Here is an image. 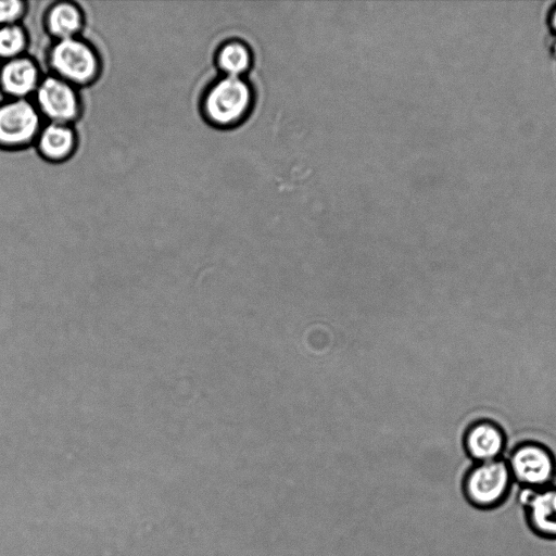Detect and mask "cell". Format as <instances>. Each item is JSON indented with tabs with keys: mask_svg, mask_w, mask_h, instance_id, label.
<instances>
[{
	"mask_svg": "<svg viewBox=\"0 0 556 556\" xmlns=\"http://www.w3.org/2000/svg\"><path fill=\"white\" fill-rule=\"evenodd\" d=\"M215 60L223 75L242 77L250 70L253 56L244 41L231 39L219 46Z\"/></svg>",
	"mask_w": 556,
	"mask_h": 556,
	"instance_id": "cell-12",
	"label": "cell"
},
{
	"mask_svg": "<svg viewBox=\"0 0 556 556\" xmlns=\"http://www.w3.org/2000/svg\"><path fill=\"white\" fill-rule=\"evenodd\" d=\"M27 43V34L20 24L0 26V59L2 61L24 55Z\"/></svg>",
	"mask_w": 556,
	"mask_h": 556,
	"instance_id": "cell-13",
	"label": "cell"
},
{
	"mask_svg": "<svg viewBox=\"0 0 556 556\" xmlns=\"http://www.w3.org/2000/svg\"><path fill=\"white\" fill-rule=\"evenodd\" d=\"M41 79L38 64L29 56L2 61L0 65V90L10 99H28Z\"/></svg>",
	"mask_w": 556,
	"mask_h": 556,
	"instance_id": "cell-9",
	"label": "cell"
},
{
	"mask_svg": "<svg viewBox=\"0 0 556 556\" xmlns=\"http://www.w3.org/2000/svg\"><path fill=\"white\" fill-rule=\"evenodd\" d=\"M42 116L28 99L0 102V149H22L35 142L42 127Z\"/></svg>",
	"mask_w": 556,
	"mask_h": 556,
	"instance_id": "cell-5",
	"label": "cell"
},
{
	"mask_svg": "<svg viewBox=\"0 0 556 556\" xmlns=\"http://www.w3.org/2000/svg\"><path fill=\"white\" fill-rule=\"evenodd\" d=\"M463 447L470 463H484L505 458L506 438L502 429L488 420H481L468 428Z\"/></svg>",
	"mask_w": 556,
	"mask_h": 556,
	"instance_id": "cell-8",
	"label": "cell"
},
{
	"mask_svg": "<svg viewBox=\"0 0 556 556\" xmlns=\"http://www.w3.org/2000/svg\"><path fill=\"white\" fill-rule=\"evenodd\" d=\"M514 485L505 458L469 464L460 479L463 497L469 506L482 511L503 506Z\"/></svg>",
	"mask_w": 556,
	"mask_h": 556,
	"instance_id": "cell-1",
	"label": "cell"
},
{
	"mask_svg": "<svg viewBox=\"0 0 556 556\" xmlns=\"http://www.w3.org/2000/svg\"><path fill=\"white\" fill-rule=\"evenodd\" d=\"M35 105L50 123H74L81 114L77 87L54 76L42 77L35 92Z\"/></svg>",
	"mask_w": 556,
	"mask_h": 556,
	"instance_id": "cell-6",
	"label": "cell"
},
{
	"mask_svg": "<svg viewBox=\"0 0 556 556\" xmlns=\"http://www.w3.org/2000/svg\"><path fill=\"white\" fill-rule=\"evenodd\" d=\"M517 501L529 530L540 539L556 540V483L541 490L519 488Z\"/></svg>",
	"mask_w": 556,
	"mask_h": 556,
	"instance_id": "cell-7",
	"label": "cell"
},
{
	"mask_svg": "<svg viewBox=\"0 0 556 556\" xmlns=\"http://www.w3.org/2000/svg\"><path fill=\"white\" fill-rule=\"evenodd\" d=\"M254 91L243 78L222 75L205 90L201 108L205 119L220 128L243 122L252 111Z\"/></svg>",
	"mask_w": 556,
	"mask_h": 556,
	"instance_id": "cell-2",
	"label": "cell"
},
{
	"mask_svg": "<svg viewBox=\"0 0 556 556\" xmlns=\"http://www.w3.org/2000/svg\"><path fill=\"white\" fill-rule=\"evenodd\" d=\"M81 9L71 1L53 3L46 12L45 26L55 40L78 37L84 27Z\"/></svg>",
	"mask_w": 556,
	"mask_h": 556,
	"instance_id": "cell-11",
	"label": "cell"
},
{
	"mask_svg": "<svg viewBox=\"0 0 556 556\" xmlns=\"http://www.w3.org/2000/svg\"><path fill=\"white\" fill-rule=\"evenodd\" d=\"M26 2L20 0L0 1V26L18 24L26 12Z\"/></svg>",
	"mask_w": 556,
	"mask_h": 556,
	"instance_id": "cell-14",
	"label": "cell"
},
{
	"mask_svg": "<svg viewBox=\"0 0 556 556\" xmlns=\"http://www.w3.org/2000/svg\"><path fill=\"white\" fill-rule=\"evenodd\" d=\"M35 142L42 157L51 162H62L74 153L77 136L70 124L48 122L42 125Z\"/></svg>",
	"mask_w": 556,
	"mask_h": 556,
	"instance_id": "cell-10",
	"label": "cell"
},
{
	"mask_svg": "<svg viewBox=\"0 0 556 556\" xmlns=\"http://www.w3.org/2000/svg\"><path fill=\"white\" fill-rule=\"evenodd\" d=\"M52 75L83 87L92 84L101 72V60L94 47L78 37L55 40L47 59Z\"/></svg>",
	"mask_w": 556,
	"mask_h": 556,
	"instance_id": "cell-3",
	"label": "cell"
},
{
	"mask_svg": "<svg viewBox=\"0 0 556 556\" xmlns=\"http://www.w3.org/2000/svg\"><path fill=\"white\" fill-rule=\"evenodd\" d=\"M545 22L551 36L556 40V2L548 8Z\"/></svg>",
	"mask_w": 556,
	"mask_h": 556,
	"instance_id": "cell-15",
	"label": "cell"
},
{
	"mask_svg": "<svg viewBox=\"0 0 556 556\" xmlns=\"http://www.w3.org/2000/svg\"><path fill=\"white\" fill-rule=\"evenodd\" d=\"M515 485L541 490L556 483V456L545 445L523 442L505 456Z\"/></svg>",
	"mask_w": 556,
	"mask_h": 556,
	"instance_id": "cell-4",
	"label": "cell"
}]
</instances>
